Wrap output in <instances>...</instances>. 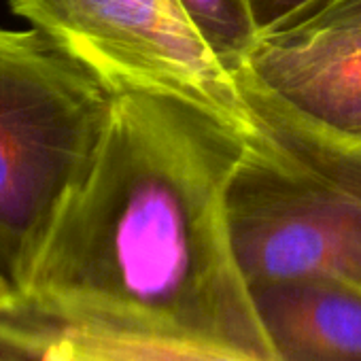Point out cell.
<instances>
[{
	"instance_id": "6da1fadb",
	"label": "cell",
	"mask_w": 361,
	"mask_h": 361,
	"mask_svg": "<svg viewBox=\"0 0 361 361\" xmlns=\"http://www.w3.org/2000/svg\"><path fill=\"white\" fill-rule=\"evenodd\" d=\"M245 142L247 132L183 98L117 94L96 159L18 293L71 329L279 361L226 215Z\"/></svg>"
},
{
	"instance_id": "7a4b0ae2",
	"label": "cell",
	"mask_w": 361,
	"mask_h": 361,
	"mask_svg": "<svg viewBox=\"0 0 361 361\" xmlns=\"http://www.w3.org/2000/svg\"><path fill=\"white\" fill-rule=\"evenodd\" d=\"M253 128L226 192L249 287L336 279L361 287V140L240 83Z\"/></svg>"
},
{
	"instance_id": "3957f363",
	"label": "cell",
	"mask_w": 361,
	"mask_h": 361,
	"mask_svg": "<svg viewBox=\"0 0 361 361\" xmlns=\"http://www.w3.org/2000/svg\"><path fill=\"white\" fill-rule=\"evenodd\" d=\"M115 96L37 28L0 26V274L13 285L90 172Z\"/></svg>"
},
{
	"instance_id": "277c9868",
	"label": "cell",
	"mask_w": 361,
	"mask_h": 361,
	"mask_svg": "<svg viewBox=\"0 0 361 361\" xmlns=\"http://www.w3.org/2000/svg\"><path fill=\"white\" fill-rule=\"evenodd\" d=\"M9 7L111 92L176 96L251 132L240 83L215 60L176 0H9Z\"/></svg>"
},
{
	"instance_id": "5b68a950",
	"label": "cell",
	"mask_w": 361,
	"mask_h": 361,
	"mask_svg": "<svg viewBox=\"0 0 361 361\" xmlns=\"http://www.w3.org/2000/svg\"><path fill=\"white\" fill-rule=\"evenodd\" d=\"M238 83L325 130L361 140V30L266 37Z\"/></svg>"
},
{
	"instance_id": "8992f818",
	"label": "cell",
	"mask_w": 361,
	"mask_h": 361,
	"mask_svg": "<svg viewBox=\"0 0 361 361\" xmlns=\"http://www.w3.org/2000/svg\"><path fill=\"white\" fill-rule=\"evenodd\" d=\"M251 291L279 361H361V287L298 279Z\"/></svg>"
},
{
	"instance_id": "52a82bcc",
	"label": "cell",
	"mask_w": 361,
	"mask_h": 361,
	"mask_svg": "<svg viewBox=\"0 0 361 361\" xmlns=\"http://www.w3.org/2000/svg\"><path fill=\"white\" fill-rule=\"evenodd\" d=\"M215 60L238 81L262 37L251 0H176Z\"/></svg>"
},
{
	"instance_id": "ba28073f",
	"label": "cell",
	"mask_w": 361,
	"mask_h": 361,
	"mask_svg": "<svg viewBox=\"0 0 361 361\" xmlns=\"http://www.w3.org/2000/svg\"><path fill=\"white\" fill-rule=\"evenodd\" d=\"M62 329L94 361H259L230 348L200 342L94 334L64 325Z\"/></svg>"
},
{
	"instance_id": "9c48e42d",
	"label": "cell",
	"mask_w": 361,
	"mask_h": 361,
	"mask_svg": "<svg viewBox=\"0 0 361 361\" xmlns=\"http://www.w3.org/2000/svg\"><path fill=\"white\" fill-rule=\"evenodd\" d=\"M342 30H361V0H321L272 37H308Z\"/></svg>"
},
{
	"instance_id": "30bf717a",
	"label": "cell",
	"mask_w": 361,
	"mask_h": 361,
	"mask_svg": "<svg viewBox=\"0 0 361 361\" xmlns=\"http://www.w3.org/2000/svg\"><path fill=\"white\" fill-rule=\"evenodd\" d=\"M321 0H251L259 37H272Z\"/></svg>"
},
{
	"instance_id": "8fae6325",
	"label": "cell",
	"mask_w": 361,
	"mask_h": 361,
	"mask_svg": "<svg viewBox=\"0 0 361 361\" xmlns=\"http://www.w3.org/2000/svg\"><path fill=\"white\" fill-rule=\"evenodd\" d=\"M16 298H18V289H16V285H13L5 274H0V306L11 304Z\"/></svg>"
}]
</instances>
